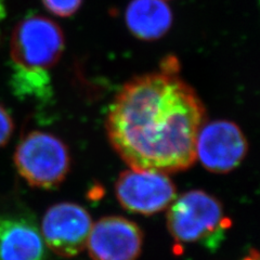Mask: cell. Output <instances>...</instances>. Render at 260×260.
<instances>
[{"instance_id":"1","label":"cell","mask_w":260,"mask_h":260,"mask_svg":"<svg viewBox=\"0 0 260 260\" xmlns=\"http://www.w3.org/2000/svg\"><path fill=\"white\" fill-rule=\"evenodd\" d=\"M178 62L129 80L111 104L105 129L113 149L133 169L183 172L197 160V138L206 110L178 76Z\"/></svg>"},{"instance_id":"2","label":"cell","mask_w":260,"mask_h":260,"mask_svg":"<svg viewBox=\"0 0 260 260\" xmlns=\"http://www.w3.org/2000/svg\"><path fill=\"white\" fill-rule=\"evenodd\" d=\"M167 226L179 244H202L216 248L231 226V220L213 195L192 190L176 198L169 205Z\"/></svg>"},{"instance_id":"3","label":"cell","mask_w":260,"mask_h":260,"mask_svg":"<svg viewBox=\"0 0 260 260\" xmlns=\"http://www.w3.org/2000/svg\"><path fill=\"white\" fill-rule=\"evenodd\" d=\"M13 161L24 180L40 189L56 188L71 168L67 144L56 136L39 130L22 138L14 151Z\"/></svg>"},{"instance_id":"4","label":"cell","mask_w":260,"mask_h":260,"mask_svg":"<svg viewBox=\"0 0 260 260\" xmlns=\"http://www.w3.org/2000/svg\"><path fill=\"white\" fill-rule=\"evenodd\" d=\"M64 48V32L58 23L43 15H30L13 28L10 56L15 67L48 71L59 62Z\"/></svg>"},{"instance_id":"5","label":"cell","mask_w":260,"mask_h":260,"mask_svg":"<svg viewBox=\"0 0 260 260\" xmlns=\"http://www.w3.org/2000/svg\"><path fill=\"white\" fill-rule=\"evenodd\" d=\"M176 185L167 174L130 168L115 183L119 204L134 214L154 215L169 207L177 198Z\"/></svg>"},{"instance_id":"6","label":"cell","mask_w":260,"mask_h":260,"mask_svg":"<svg viewBox=\"0 0 260 260\" xmlns=\"http://www.w3.org/2000/svg\"><path fill=\"white\" fill-rule=\"evenodd\" d=\"M197 158L208 172L228 174L245 158L248 142L242 129L230 120L204 123L197 138Z\"/></svg>"},{"instance_id":"7","label":"cell","mask_w":260,"mask_h":260,"mask_svg":"<svg viewBox=\"0 0 260 260\" xmlns=\"http://www.w3.org/2000/svg\"><path fill=\"white\" fill-rule=\"evenodd\" d=\"M91 228V217L83 206L64 202L46 211L40 233L54 254L74 257L86 247Z\"/></svg>"},{"instance_id":"8","label":"cell","mask_w":260,"mask_h":260,"mask_svg":"<svg viewBox=\"0 0 260 260\" xmlns=\"http://www.w3.org/2000/svg\"><path fill=\"white\" fill-rule=\"evenodd\" d=\"M142 245L139 225L123 217L110 216L92 224L86 246L92 260H137Z\"/></svg>"},{"instance_id":"9","label":"cell","mask_w":260,"mask_h":260,"mask_svg":"<svg viewBox=\"0 0 260 260\" xmlns=\"http://www.w3.org/2000/svg\"><path fill=\"white\" fill-rule=\"evenodd\" d=\"M46 245L36 223L25 216L0 214V260H45Z\"/></svg>"},{"instance_id":"10","label":"cell","mask_w":260,"mask_h":260,"mask_svg":"<svg viewBox=\"0 0 260 260\" xmlns=\"http://www.w3.org/2000/svg\"><path fill=\"white\" fill-rule=\"evenodd\" d=\"M174 15L165 0H132L126 8L125 22L132 34L145 42L166 35Z\"/></svg>"},{"instance_id":"11","label":"cell","mask_w":260,"mask_h":260,"mask_svg":"<svg viewBox=\"0 0 260 260\" xmlns=\"http://www.w3.org/2000/svg\"><path fill=\"white\" fill-rule=\"evenodd\" d=\"M11 90L20 99L46 100L52 95L51 78L48 71L24 69L13 65Z\"/></svg>"},{"instance_id":"12","label":"cell","mask_w":260,"mask_h":260,"mask_svg":"<svg viewBox=\"0 0 260 260\" xmlns=\"http://www.w3.org/2000/svg\"><path fill=\"white\" fill-rule=\"evenodd\" d=\"M46 9L60 18H69L75 14L84 0H42Z\"/></svg>"},{"instance_id":"13","label":"cell","mask_w":260,"mask_h":260,"mask_svg":"<svg viewBox=\"0 0 260 260\" xmlns=\"http://www.w3.org/2000/svg\"><path fill=\"white\" fill-rule=\"evenodd\" d=\"M14 132V123L11 114L0 104V148L9 142Z\"/></svg>"},{"instance_id":"14","label":"cell","mask_w":260,"mask_h":260,"mask_svg":"<svg viewBox=\"0 0 260 260\" xmlns=\"http://www.w3.org/2000/svg\"><path fill=\"white\" fill-rule=\"evenodd\" d=\"M244 260H258V255L256 251H253V253H250V255L248 257H246Z\"/></svg>"}]
</instances>
